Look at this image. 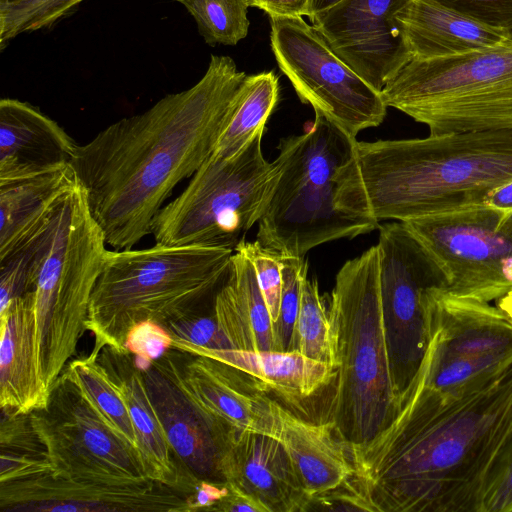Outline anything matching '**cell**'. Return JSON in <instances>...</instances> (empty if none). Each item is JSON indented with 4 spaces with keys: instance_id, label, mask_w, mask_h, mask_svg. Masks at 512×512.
I'll return each mask as SVG.
<instances>
[{
    "instance_id": "cell-1",
    "label": "cell",
    "mask_w": 512,
    "mask_h": 512,
    "mask_svg": "<svg viewBox=\"0 0 512 512\" xmlns=\"http://www.w3.org/2000/svg\"><path fill=\"white\" fill-rule=\"evenodd\" d=\"M512 442V364L441 391L418 370L392 421L348 447L353 481L373 512H479Z\"/></svg>"
},
{
    "instance_id": "cell-2",
    "label": "cell",
    "mask_w": 512,
    "mask_h": 512,
    "mask_svg": "<svg viewBox=\"0 0 512 512\" xmlns=\"http://www.w3.org/2000/svg\"><path fill=\"white\" fill-rule=\"evenodd\" d=\"M246 77L231 57L211 55L195 85L77 146L70 166L108 245L133 248L151 234L174 188L213 153Z\"/></svg>"
},
{
    "instance_id": "cell-3",
    "label": "cell",
    "mask_w": 512,
    "mask_h": 512,
    "mask_svg": "<svg viewBox=\"0 0 512 512\" xmlns=\"http://www.w3.org/2000/svg\"><path fill=\"white\" fill-rule=\"evenodd\" d=\"M512 180V128L356 141L336 175L339 210L401 222L482 203Z\"/></svg>"
},
{
    "instance_id": "cell-4",
    "label": "cell",
    "mask_w": 512,
    "mask_h": 512,
    "mask_svg": "<svg viewBox=\"0 0 512 512\" xmlns=\"http://www.w3.org/2000/svg\"><path fill=\"white\" fill-rule=\"evenodd\" d=\"M233 252L160 244L107 250L85 321L95 338L91 352L105 345L125 348L128 331L139 322L165 326L213 305L228 277Z\"/></svg>"
},
{
    "instance_id": "cell-5",
    "label": "cell",
    "mask_w": 512,
    "mask_h": 512,
    "mask_svg": "<svg viewBox=\"0 0 512 512\" xmlns=\"http://www.w3.org/2000/svg\"><path fill=\"white\" fill-rule=\"evenodd\" d=\"M106 245L77 183L20 247L29 252L28 291L35 297L37 368L49 390L86 331L90 298L102 271Z\"/></svg>"
},
{
    "instance_id": "cell-6",
    "label": "cell",
    "mask_w": 512,
    "mask_h": 512,
    "mask_svg": "<svg viewBox=\"0 0 512 512\" xmlns=\"http://www.w3.org/2000/svg\"><path fill=\"white\" fill-rule=\"evenodd\" d=\"M329 315L337 368L331 422L341 440L355 447L380 433L398 410L382 318L378 245L340 268Z\"/></svg>"
},
{
    "instance_id": "cell-7",
    "label": "cell",
    "mask_w": 512,
    "mask_h": 512,
    "mask_svg": "<svg viewBox=\"0 0 512 512\" xmlns=\"http://www.w3.org/2000/svg\"><path fill=\"white\" fill-rule=\"evenodd\" d=\"M356 141L319 114L303 134L280 140L279 175L258 221V241L282 255L305 257L323 243L379 228V222L335 205L336 175Z\"/></svg>"
},
{
    "instance_id": "cell-8",
    "label": "cell",
    "mask_w": 512,
    "mask_h": 512,
    "mask_svg": "<svg viewBox=\"0 0 512 512\" xmlns=\"http://www.w3.org/2000/svg\"><path fill=\"white\" fill-rule=\"evenodd\" d=\"M387 107L432 135L512 128V40L464 54L412 59L382 89Z\"/></svg>"
},
{
    "instance_id": "cell-9",
    "label": "cell",
    "mask_w": 512,
    "mask_h": 512,
    "mask_svg": "<svg viewBox=\"0 0 512 512\" xmlns=\"http://www.w3.org/2000/svg\"><path fill=\"white\" fill-rule=\"evenodd\" d=\"M259 132L232 159L213 154L194 173L186 188L155 216L156 244L202 245L235 250L262 217L279 169L265 159Z\"/></svg>"
},
{
    "instance_id": "cell-10",
    "label": "cell",
    "mask_w": 512,
    "mask_h": 512,
    "mask_svg": "<svg viewBox=\"0 0 512 512\" xmlns=\"http://www.w3.org/2000/svg\"><path fill=\"white\" fill-rule=\"evenodd\" d=\"M403 223L434 261L446 289L488 302L512 289V212L482 202Z\"/></svg>"
},
{
    "instance_id": "cell-11",
    "label": "cell",
    "mask_w": 512,
    "mask_h": 512,
    "mask_svg": "<svg viewBox=\"0 0 512 512\" xmlns=\"http://www.w3.org/2000/svg\"><path fill=\"white\" fill-rule=\"evenodd\" d=\"M270 45L278 67L315 114L356 139L387 113L380 92L344 63L303 17L271 16Z\"/></svg>"
},
{
    "instance_id": "cell-12",
    "label": "cell",
    "mask_w": 512,
    "mask_h": 512,
    "mask_svg": "<svg viewBox=\"0 0 512 512\" xmlns=\"http://www.w3.org/2000/svg\"><path fill=\"white\" fill-rule=\"evenodd\" d=\"M29 419L45 447L51 473L119 485L151 480L140 452L61 375L50 387L46 408L33 410Z\"/></svg>"
},
{
    "instance_id": "cell-13",
    "label": "cell",
    "mask_w": 512,
    "mask_h": 512,
    "mask_svg": "<svg viewBox=\"0 0 512 512\" xmlns=\"http://www.w3.org/2000/svg\"><path fill=\"white\" fill-rule=\"evenodd\" d=\"M379 289L393 391L398 401L413 382L428 347L425 292L444 286L421 243L401 221L379 225Z\"/></svg>"
},
{
    "instance_id": "cell-14",
    "label": "cell",
    "mask_w": 512,
    "mask_h": 512,
    "mask_svg": "<svg viewBox=\"0 0 512 512\" xmlns=\"http://www.w3.org/2000/svg\"><path fill=\"white\" fill-rule=\"evenodd\" d=\"M408 0H340L310 22L333 52L380 92L412 55L396 13Z\"/></svg>"
},
{
    "instance_id": "cell-15",
    "label": "cell",
    "mask_w": 512,
    "mask_h": 512,
    "mask_svg": "<svg viewBox=\"0 0 512 512\" xmlns=\"http://www.w3.org/2000/svg\"><path fill=\"white\" fill-rule=\"evenodd\" d=\"M152 366L209 417L238 432L252 431L277 438L276 400L237 368L175 348H170Z\"/></svg>"
},
{
    "instance_id": "cell-16",
    "label": "cell",
    "mask_w": 512,
    "mask_h": 512,
    "mask_svg": "<svg viewBox=\"0 0 512 512\" xmlns=\"http://www.w3.org/2000/svg\"><path fill=\"white\" fill-rule=\"evenodd\" d=\"M0 510L190 512L186 494L158 481L107 484L51 472L1 482Z\"/></svg>"
},
{
    "instance_id": "cell-17",
    "label": "cell",
    "mask_w": 512,
    "mask_h": 512,
    "mask_svg": "<svg viewBox=\"0 0 512 512\" xmlns=\"http://www.w3.org/2000/svg\"><path fill=\"white\" fill-rule=\"evenodd\" d=\"M143 375L184 477L195 485L202 480L227 482L223 465L238 431L203 413L154 366L143 371Z\"/></svg>"
},
{
    "instance_id": "cell-18",
    "label": "cell",
    "mask_w": 512,
    "mask_h": 512,
    "mask_svg": "<svg viewBox=\"0 0 512 512\" xmlns=\"http://www.w3.org/2000/svg\"><path fill=\"white\" fill-rule=\"evenodd\" d=\"M429 341L437 351L465 356L512 353V321L491 302L442 285L425 292Z\"/></svg>"
},
{
    "instance_id": "cell-19",
    "label": "cell",
    "mask_w": 512,
    "mask_h": 512,
    "mask_svg": "<svg viewBox=\"0 0 512 512\" xmlns=\"http://www.w3.org/2000/svg\"><path fill=\"white\" fill-rule=\"evenodd\" d=\"M225 480L267 512H306L305 491L281 441L267 434L240 431L223 465Z\"/></svg>"
},
{
    "instance_id": "cell-20",
    "label": "cell",
    "mask_w": 512,
    "mask_h": 512,
    "mask_svg": "<svg viewBox=\"0 0 512 512\" xmlns=\"http://www.w3.org/2000/svg\"><path fill=\"white\" fill-rule=\"evenodd\" d=\"M78 144L27 102L0 101V184L70 166Z\"/></svg>"
},
{
    "instance_id": "cell-21",
    "label": "cell",
    "mask_w": 512,
    "mask_h": 512,
    "mask_svg": "<svg viewBox=\"0 0 512 512\" xmlns=\"http://www.w3.org/2000/svg\"><path fill=\"white\" fill-rule=\"evenodd\" d=\"M93 354L128 410L148 477L186 495L193 493L197 485L184 477L176 463L133 355L109 345Z\"/></svg>"
},
{
    "instance_id": "cell-22",
    "label": "cell",
    "mask_w": 512,
    "mask_h": 512,
    "mask_svg": "<svg viewBox=\"0 0 512 512\" xmlns=\"http://www.w3.org/2000/svg\"><path fill=\"white\" fill-rule=\"evenodd\" d=\"M0 407L2 412L29 414L46 408L50 390L36 360L34 292L10 301L0 312Z\"/></svg>"
},
{
    "instance_id": "cell-23",
    "label": "cell",
    "mask_w": 512,
    "mask_h": 512,
    "mask_svg": "<svg viewBox=\"0 0 512 512\" xmlns=\"http://www.w3.org/2000/svg\"><path fill=\"white\" fill-rule=\"evenodd\" d=\"M172 348L233 366L267 394H274L291 404L315 396L337 376V368L333 365L306 357L296 350L208 349L175 340Z\"/></svg>"
},
{
    "instance_id": "cell-24",
    "label": "cell",
    "mask_w": 512,
    "mask_h": 512,
    "mask_svg": "<svg viewBox=\"0 0 512 512\" xmlns=\"http://www.w3.org/2000/svg\"><path fill=\"white\" fill-rule=\"evenodd\" d=\"M412 59L454 56L497 47L511 39L433 0H408L396 13Z\"/></svg>"
},
{
    "instance_id": "cell-25",
    "label": "cell",
    "mask_w": 512,
    "mask_h": 512,
    "mask_svg": "<svg viewBox=\"0 0 512 512\" xmlns=\"http://www.w3.org/2000/svg\"><path fill=\"white\" fill-rule=\"evenodd\" d=\"M277 439L283 444L310 499L349 482L354 467L348 446L332 422L314 423L294 415L276 401Z\"/></svg>"
},
{
    "instance_id": "cell-26",
    "label": "cell",
    "mask_w": 512,
    "mask_h": 512,
    "mask_svg": "<svg viewBox=\"0 0 512 512\" xmlns=\"http://www.w3.org/2000/svg\"><path fill=\"white\" fill-rule=\"evenodd\" d=\"M213 311L232 348L277 351L273 321L254 267L241 251L233 252L228 277L215 295Z\"/></svg>"
},
{
    "instance_id": "cell-27",
    "label": "cell",
    "mask_w": 512,
    "mask_h": 512,
    "mask_svg": "<svg viewBox=\"0 0 512 512\" xmlns=\"http://www.w3.org/2000/svg\"><path fill=\"white\" fill-rule=\"evenodd\" d=\"M77 183L73 169L67 166L0 184V261L29 240Z\"/></svg>"
},
{
    "instance_id": "cell-28",
    "label": "cell",
    "mask_w": 512,
    "mask_h": 512,
    "mask_svg": "<svg viewBox=\"0 0 512 512\" xmlns=\"http://www.w3.org/2000/svg\"><path fill=\"white\" fill-rule=\"evenodd\" d=\"M278 100L279 82L273 71L247 75L212 154L228 160L243 152L265 130Z\"/></svg>"
},
{
    "instance_id": "cell-29",
    "label": "cell",
    "mask_w": 512,
    "mask_h": 512,
    "mask_svg": "<svg viewBox=\"0 0 512 512\" xmlns=\"http://www.w3.org/2000/svg\"><path fill=\"white\" fill-rule=\"evenodd\" d=\"M61 376L72 382L103 421L138 451L136 433L128 410L99 365L96 355L69 361Z\"/></svg>"
},
{
    "instance_id": "cell-30",
    "label": "cell",
    "mask_w": 512,
    "mask_h": 512,
    "mask_svg": "<svg viewBox=\"0 0 512 512\" xmlns=\"http://www.w3.org/2000/svg\"><path fill=\"white\" fill-rule=\"evenodd\" d=\"M2 414L0 483L51 472L47 452L31 425L29 414Z\"/></svg>"
},
{
    "instance_id": "cell-31",
    "label": "cell",
    "mask_w": 512,
    "mask_h": 512,
    "mask_svg": "<svg viewBox=\"0 0 512 512\" xmlns=\"http://www.w3.org/2000/svg\"><path fill=\"white\" fill-rule=\"evenodd\" d=\"M512 364V353L465 356L437 351L428 341L420 366L427 384L441 391L457 390L486 379Z\"/></svg>"
},
{
    "instance_id": "cell-32",
    "label": "cell",
    "mask_w": 512,
    "mask_h": 512,
    "mask_svg": "<svg viewBox=\"0 0 512 512\" xmlns=\"http://www.w3.org/2000/svg\"><path fill=\"white\" fill-rule=\"evenodd\" d=\"M306 357L336 367L329 309L315 278L304 279L300 308L295 325L294 347Z\"/></svg>"
},
{
    "instance_id": "cell-33",
    "label": "cell",
    "mask_w": 512,
    "mask_h": 512,
    "mask_svg": "<svg viewBox=\"0 0 512 512\" xmlns=\"http://www.w3.org/2000/svg\"><path fill=\"white\" fill-rule=\"evenodd\" d=\"M177 1L194 18L199 34L211 46H234L248 34V0Z\"/></svg>"
},
{
    "instance_id": "cell-34",
    "label": "cell",
    "mask_w": 512,
    "mask_h": 512,
    "mask_svg": "<svg viewBox=\"0 0 512 512\" xmlns=\"http://www.w3.org/2000/svg\"><path fill=\"white\" fill-rule=\"evenodd\" d=\"M85 0H0V49L23 33L49 28Z\"/></svg>"
},
{
    "instance_id": "cell-35",
    "label": "cell",
    "mask_w": 512,
    "mask_h": 512,
    "mask_svg": "<svg viewBox=\"0 0 512 512\" xmlns=\"http://www.w3.org/2000/svg\"><path fill=\"white\" fill-rule=\"evenodd\" d=\"M281 255L282 291L279 314L273 323L277 351H292L302 285L308 276L304 257Z\"/></svg>"
},
{
    "instance_id": "cell-36",
    "label": "cell",
    "mask_w": 512,
    "mask_h": 512,
    "mask_svg": "<svg viewBox=\"0 0 512 512\" xmlns=\"http://www.w3.org/2000/svg\"><path fill=\"white\" fill-rule=\"evenodd\" d=\"M234 251L243 252L251 261L258 285L273 323L276 321L281 300L282 272L280 253L255 240L240 242Z\"/></svg>"
},
{
    "instance_id": "cell-37",
    "label": "cell",
    "mask_w": 512,
    "mask_h": 512,
    "mask_svg": "<svg viewBox=\"0 0 512 512\" xmlns=\"http://www.w3.org/2000/svg\"><path fill=\"white\" fill-rule=\"evenodd\" d=\"M213 305L178 321L170 322L164 327L175 341L208 349L232 348L219 328Z\"/></svg>"
},
{
    "instance_id": "cell-38",
    "label": "cell",
    "mask_w": 512,
    "mask_h": 512,
    "mask_svg": "<svg viewBox=\"0 0 512 512\" xmlns=\"http://www.w3.org/2000/svg\"><path fill=\"white\" fill-rule=\"evenodd\" d=\"M168 330L151 320L134 325L127 333L124 347L133 355L136 366L143 372L172 348Z\"/></svg>"
},
{
    "instance_id": "cell-39",
    "label": "cell",
    "mask_w": 512,
    "mask_h": 512,
    "mask_svg": "<svg viewBox=\"0 0 512 512\" xmlns=\"http://www.w3.org/2000/svg\"><path fill=\"white\" fill-rule=\"evenodd\" d=\"M489 27L512 29V0H433Z\"/></svg>"
},
{
    "instance_id": "cell-40",
    "label": "cell",
    "mask_w": 512,
    "mask_h": 512,
    "mask_svg": "<svg viewBox=\"0 0 512 512\" xmlns=\"http://www.w3.org/2000/svg\"><path fill=\"white\" fill-rule=\"evenodd\" d=\"M479 512H512V442L487 482Z\"/></svg>"
},
{
    "instance_id": "cell-41",
    "label": "cell",
    "mask_w": 512,
    "mask_h": 512,
    "mask_svg": "<svg viewBox=\"0 0 512 512\" xmlns=\"http://www.w3.org/2000/svg\"><path fill=\"white\" fill-rule=\"evenodd\" d=\"M28 273L29 252L25 247L0 261V312L28 291Z\"/></svg>"
},
{
    "instance_id": "cell-42",
    "label": "cell",
    "mask_w": 512,
    "mask_h": 512,
    "mask_svg": "<svg viewBox=\"0 0 512 512\" xmlns=\"http://www.w3.org/2000/svg\"><path fill=\"white\" fill-rule=\"evenodd\" d=\"M230 490L228 482L200 481L193 493L187 495L190 512L210 511Z\"/></svg>"
},
{
    "instance_id": "cell-43",
    "label": "cell",
    "mask_w": 512,
    "mask_h": 512,
    "mask_svg": "<svg viewBox=\"0 0 512 512\" xmlns=\"http://www.w3.org/2000/svg\"><path fill=\"white\" fill-rule=\"evenodd\" d=\"M250 7L263 10L269 17L309 16L310 0H248Z\"/></svg>"
},
{
    "instance_id": "cell-44",
    "label": "cell",
    "mask_w": 512,
    "mask_h": 512,
    "mask_svg": "<svg viewBox=\"0 0 512 512\" xmlns=\"http://www.w3.org/2000/svg\"><path fill=\"white\" fill-rule=\"evenodd\" d=\"M229 483V482H228ZM229 493L216 503L210 511L220 512H267V510L248 495L234 488L230 483Z\"/></svg>"
},
{
    "instance_id": "cell-45",
    "label": "cell",
    "mask_w": 512,
    "mask_h": 512,
    "mask_svg": "<svg viewBox=\"0 0 512 512\" xmlns=\"http://www.w3.org/2000/svg\"><path fill=\"white\" fill-rule=\"evenodd\" d=\"M483 203L501 212H512V180L489 192Z\"/></svg>"
},
{
    "instance_id": "cell-46",
    "label": "cell",
    "mask_w": 512,
    "mask_h": 512,
    "mask_svg": "<svg viewBox=\"0 0 512 512\" xmlns=\"http://www.w3.org/2000/svg\"><path fill=\"white\" fill-rule=\"evenodd\" d=\"M340 0H310L309 4V16L311 20L314 16L330 8Z\"/></svg>"
},
{
    "instance_id": "cell-47",
    "label": "cell",
    "mask_w": 512,
    "mask_h": 512,
    "mask_svg": "<svg viewBox=\"0 0 512 512\" xmlns=\"http://www.w3.org/2000/svg\"><path fill=\"white\" fill-rule=\"evenodd\" d=\"M497 307L512 321V289L497 300Z\"/></svg>"
},
{
    "instance_id": "cell-48",
    "label": "cell",
    "mask_w": 512,
    "mask_h": 512,
    "mask_svg": "<svg viewBox=\"0 0 512 512\" xmlns=\"http://www.w3.org/2000/svg\"><path fill=\"white\" fill-rule=\"evenodd\" d=\"M507 33H508L509 38L512 40V29L509 30Z\"/></svg>"
}]
</instances>
